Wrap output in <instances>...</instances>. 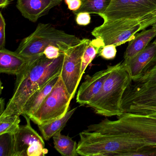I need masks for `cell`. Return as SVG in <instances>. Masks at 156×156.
Segmentation results:
<instances>
[{
    "label": "cell",
    "mask_w": 156,
    "mask_h": 156,
    "mask_svg": "<svg viewBox=\"0 0 156 156\" xmlns=\"http://www.w3.org/2000/svg\"><path fill=\"white\" fill-rule=\"evenodd\" d=\"M70 10L73 12L78 10L82 5V0H64Z\"/></svg>",
    "instance_id": "29"
},
{
    "label": "cell",
    "mask_w": 156,
    "mask_h": 156,
    "mask_svg": "<svg viewBox=\"0 0 156 156\" xmlns=\"http://www.w3.org/2000/svg\"><path fill=\"white\" fill-rule=\"evenodd\" d=\"M122 108L124 113L156 114V85L145 87L130 84L123 96Z\"/></svg>",
    "instance_id": "8"
},
{
    "label": "cell",
    "mask_w": 156,
    "mask_h": 156,
    "mask_svg": "<svg viewBox=\"0 0 156 156\" xmlns=\"http://www.w3.org/2000/svg\"><path fill=\"white\" fill-rule=\"evenodd\" d=\"M6 23L1 12H0V50L5 48L6 43L5 36Z\"/></svg>",
    "instance_id": "27"
},
{
    "label": "cell",
    "mask_w": 156,
    "mask_h": 156,
    "mask_svg": "<svg viewBox=\"0 0 156 156\" xmlns=\"http://www.w3.org/2000/svg\"><path fill=\"white\" fill-rule=\"evenodd\" d=\"M90 41L89 39H82L80 43L64 53V60L60 76L73 98L83 76L82 58Z\"/></svg>",
    "instance_id": "9"
},
{
    "label": "cell",
    "mask_w": 156,
    "mask_h": 156,
    "mask_svg": "<svg viewBox=\"0 0 156 156\" xmlns=\"http://www.w3.org/2000/svg\"><path fill=\"white\" fill-rule=\"evenodd\" d=\"M10 3V0H0V8L4 9L8 6Z\"/></svg>",
    "instance_id": "30"
},
{
    "label": "cell",
    "mask_w": 156,
    "mask_h": 156,
    "mask_svg": "<svg viewBox=\"0 0 156 156\" xmlns=\"http://www.w3.org/2000/svg\"><path fill=\"white\" fill-rule=\"evenodd\" d=\"M30 61L13 52L4 48L0 50V73L17 76L24 71Z\"/></svg>",
    "instance_id": "15"
},
{
    "label": "cell",
    "mask_w": 156,
    "mask_h": 156,
    "mask_svg": "<svg viewBox=\"0 0 156 156\" xmlns=\"http://www.w3.org/2000/svg\"><path fill=\"white\" fill-rule=\"evenodd\" d=\"M27 124L14 133V156H44L48 150L42 137L31 126V119L23 115Z\"/></svg>",
    "instance_id": "11"
},
{
    "label": "cell",
    "mask_w": 156,
    "mask_h": 156,
    "mask_svg": "<svg viewBox=\"0 0 156 156\" xmlns=\"http://www.w3.org/2000/svg\"><path fill=\"white\" fill-rule=\"evenodd\" d=\"M63 0H17V7L22 15L33 23L59 6Z\"/></svg>",
    "instance_id": "14"
},
{
    "label": "cell",
    "mask_w": 156,
    "mask_h": 156,
    "mask_svg": "<svg viewBox=\"0 0 156 156\" xmlns=\"http://www.w3.org/2000/svg\"><path fill=\"white\" fill-rule=\"evenodd\" d=\"M60 75L55 76L30 97L23 108L22 115L27 116L30 118L36 113L57 83Z\"/></svg>",
    "instance_id": "16"
},
{
    "label": "cell",
    "mask_w": 156,
    "mask_h": 156,
    "mask_svg": "<svg viewBox=\"0 0 156 156\" xmlns=\"http://www.w3.org/2000/svg\"><path fill=\"white\" fill-rule=\"evenodd\" d=\"M72 99L60 76L51 93L30 119L38 126L61 118L68 111Z\"/></svg>",
    "instance_id": "7"
},
{
    "label": "cell",
    "mask_w": 156,
    "mask_h": 156,
    "mask_svg": "<svg viewBox=\"0 0 156 156\" xmlns=\"http://www.w3.org/2000/svg\"><path fill=\"white\" fill-rule=\"evenodd\" d=\"M132 81L123 62L115 65L99 93L87 106L92 108L98 115L120 117L124 113L123 96Z\"/></svg>",
    "instance_id": "3"
},
{
    "label": "cell",
    "mask_w": 156,
    "mask_h": 156,
    "mask_svg": "<svg viewBox=\"0 0 156 156\" xmlns=\"http://www.w3.org/2000/svg\"><path fill=\"white\" fill-rule=\"evenodd\" d=\"M104 46H105V44L100 39L95 38L90 41L85 51L82 58V75L85 73L87 66L91 63Z\"/></svg>",
    "instance_id": "21"
},
{
    "label": "cell",
    "mask_w": 156,
    "mask_h": 156,
    "mask_svg": "<svg viewBox=\"0 0 156 156\" xmlns=\"http://www.w3.org/2000/svg\"><path fill=\"white\" fill-rule=\"evenodd\" d=\"M64 54L58 58L49 59L42 54L30 60L26 69L17 76L13 95L0 117L22 115L23 106L30 97L51 79L61 74Z\"/></svg>",
    "instance_id": "1"
},
{
    "label": "cell",
    "mask_w": 156,
    "mask_h": 156,
    "mask_svg": "<svg viewBox=\"0 0 156 156\" xmlns=\"http://www.w3.org/2000/svg\"><path fill=\"white\" fill-rule=\"evenodd\" d=\"M116 46L114 44L104 46L99 51V55L106 60H112L116 55Z\"/></svg>",
    "instance_id": "25"
},
{
    "label": "cell",
    "mask_w": 156,
    "mask_h": 156,
    "mask_svg": "<svg viewBox=\"0 0 156 156\" xmlns=\"http://www.w3.org/2000/svg\"><path fill=\"white\" fill-rule=\"evenodd\" d=\"M82 5L76 11L73 12L76 15L80 12H87L100 16L103 14L109 6L111 0H82Z\"/></svg>",
    "instance_id": "20"
},
{
    "label": "cell",
    "mask_w": 156,
    "mask_h": 156,
    "mask_svg": "<svg viewBox=\"0 0 156 156\" xmlns=\"http://www.w3.org/2000/svg\"><path fill=\"white\" fill-rule=\"evenodd\" d=\"M81 40L75 35L56 29L51 23H40L33 33L21 41L15 51L30 61L43 54L49 45H55L64 53Z\"/></svg>",
    "instance_id": "4"
},
{
    "label": "cell",
    "mask_w": 156,
    "mask_h": 156,
    "mask_svg": "<svg viewBox=\"0 0 156 156\" xmlns=\"http://www.w3.org/2000/svg\"><path fill=\"white\" fill-rule=\"evenodd\" d=\"M4 99L1 98V100H0V105H1V107H0V115H1L3 112H4Z\"/></svg>",
    "instance_id": "31"
},
{
    "label": "cell",
    "mask_w": 156,
    "mask_h": 156,
    "mask_svg": "<svg viewBox=\"0 0 156 156\" xmlns=\"http://www.w3.org/2000/svg\"><path fill=\"white\" fill-rule=\"evenodd\" d=\"M156 61V45L151 43L133 58L123 62L132 81L135 82Z\"/></svg>",
    "instance_id": "13"
},
{
    "label": "cell",
    "mask_w": 156,
    "mask_h": 156,
    "mask_svg": "<svg viewBox=\"0 0 156 156\" xmlns=\"http://www.w3.org/2000/svg\"><path fill=\"white\" fill-rule=\"evenodd\" d=\"M14 133L0 135V156H14Z\"/></svg>",
    "instance_id": "23"
},
{
    "label": "cell",
    "mask_w": 156,
    "mask_h": 156,
    "mask_svg": "<svg viewBox=\"0 0 156 156\" xmlns=\"http://www.w3.org/2000/svg\"><path fill=\"white\" fill-rule=\"evenodd\" d=\"M76 108H75L72 110L67 111L66 115L61 118L58 119L47 124L38 125L43 138L45 140H48L53 137L55 135L61 133L66 125L67 121L75 112Z\"/></svg>",
    "instance_id": "18"
},
{
    "label": "cell",
    "mask_w": 156,
    "mask_h": 156,
    "mask_svg": "<svg viewBox=\"0 0 156 156\" xmlns=\"http://www.w3.org/2000/svg\"><path fill=\"white\" fill-rule=\"evenodd\" d=\"M134 82L135 84L141 86L156 85V61L139 78Z\"/></svg>",
    "instance_id": "24"
},
{
    "label": "cell",
    "mask_w": 156,
    "mask_h": 156,
    "mask_svg": "<svg viewBox=\"0 0 156 156\" xmlns=\"http://www.w3.org/2000/svg\"><path fill=\"white\" fill-rule=\"evenodd\" d=\"M115 66H108L106 69L101 70L92 76L87 75L85 80L78 89L76 102L82 106H87L100 92L106 79L108 77Z\"/></svg>",
    "instance_id": "12"
},
{
    "label": "cell",
    "mask_w": 156,
    "mask_h": 156,
    "mask_svg": "<svg viewBox=\"0 0 156 156\" xmlns=\"http://www.w3.org/2000/svg\"><path fill=\"white\" fill-rule=\"evenodd\" d=\"M156 37V23L148 30H143L136 34L135 37L129 42L128 45L124 53V60H128L136 56L147 46L150 42Z\"/></svg>",
    "instance_id": "17"
},
{
    "label": "cell",
    "mask_w": 156,
    "mask_h": 156,
    "mask_svg": "<svg viewBox=\"0 0 156 156\" xmlns=\"http://www.w3.org/2000/svg\"><path fill=\"white\" fill-rule=\"evenodd\" d=\"M20 115H13L0 117V135L15 133L20 127Z\"/></svg>",
    "instance_id": "22"
},
{
    "label": "cell",
    "mask_w": 156,
    "mask_h": 156,
    "mask_svg": "<svg viewBox=\"0 0 156 156\" xmlns=\"http://www.w3.org/2000/svg\"><path fill=\"white\" fill-rule=\"evenodd\" d=\"M156 23V11L137 19H119L104 20L103 24L96 27L91 34L100 39L105 45L118 46L133 40L140 31Z\"/></svg>",
    "instance_id": "6"
},
{
    "label": "cell",
    "mask_w": 156,
    "mask_h": 156,
    "mask_svg": "<svg viewBox=\"0 0 156 156\" xmlns=\"http://www.w3.org/2000/svg\"><path fill=\"white\" fill-rule=\"evenodd\" d=\"M43 53L48 59H55L58 58L63 52L56 46L50 45L45 48Z\"/></svg>",
    "instance_id": "26"
},
{
    "label": "cell",
    "mask_w": 156,
    "mask_h": 156,
    "mask_svg": "<svg viewBox=\"0 0 156 156\" xmlns=\"http://www.w3.org/2000/svg\"><path fill=\"white\" fill-rule=\"evenodd\" d=\"M77 151L83 156H129L150 144L144 140L119 132L103 133L83 130Z\"/></svg>",
    "instance_id": "2"
},
{
    "label": "cell",
    "mask_w": 156,
    "mask_h": 156,
    "mask_svg": "<svg viewBox=\"0 0 156 156\" xmlns=\"http://www.w3.org/2000/svg\"><path fill=\"white\" fill-rule=\"evenodd\" d=\"M52 138L55 148L61 155L65 156L79 155L77 151L78 144L69 136H65L59 133Z\"/></svg>",
    "instance_id": "19"
},
{
    "label": "cell",
    "mask_w": 156,
    "mask_h": 156,
    "mask_svg": "<svg viewBox=\"0 0 156 156\" xmlns=\"http://www.w3.org/2000/svg\"><path fill=\"white\" fill-rule=\"evenodd\" d=\"M87 131L98 133H124L156 145V114L138 115L124 113L117 120L104 119L87 127Z\"/></svg>",
    "instance_id": "5"
},
{
    "label": "cell",
    "mask_w": 156,
    "mask_h": 156,
    "mask_svg": "<svg viewBox=\"0 0 156 156\" xmlns=\"http://www.w3.org/2000/svg\"><path fill=\"white\" fill-rule=\"evenodd\" d=\"M152 43L154 44H156V39H155V40H154V41H153V42Z\"/></svg>",
    "instance_id": "32"
},
{
    "label": "cell",
    "mask_w": 156,
    "mask_h": 156,
    "mask_svg": "<svg viewBox=\"0 0 156 156\" xmlns=\"http://www.w3.org/2000/svg\"><path fill=\"white\" fill-rule=\"evenodd\" d=\"M156 11V0H111L100 17L104 20L137 19Z\"/></svg>",
    "instance_id": "10"
},
{
    "label": "cell",
    "mask_w": 156,
    "mask_h": 156,
    "mask_svg": "<svg viewBox=\"0 0 156 156\" xmlns=\"http://www.w3.org/2000/svg\"><path fill=\"white\" fill-rule=\"evenodd\" d=\"M76 21L78 25L86 26L91 22L90 13L87 12H80L76 14Z\"/></svg>",
    "instance_id": "28"
}]
</instances>
